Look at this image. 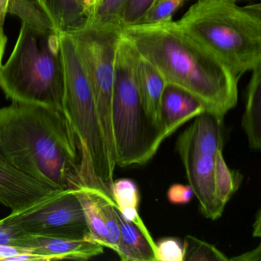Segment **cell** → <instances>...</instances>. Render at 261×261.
I'll use <instances>...</instances> for the list:
<instances>
[{
  "label": "cell",
  "mask_w": 261,
  "mask_h": 261,
  "mask_svg": "<svg viewBox=\"0 0 261 261\" xmlns=\"http://www.w3.org/2000/svg\"><path fill=\"white\" fill-rule=\"evenodd\" d=\"M122 36L166 85L196 98L204 111L224 117L236 106L239 79L186 34L176 21L122 27Z\"/></svg>",
  "instance_id": "1"
},
{
  "label": "cell",
  "mask_w": 261,
  "mask_h": 261,
  "mask_svg": "<svg viewBox=\"0 0 261 261\" xmlns=\"http://www.w3.org/2000/svg\"><path fill=\"white\" fill-rule=\"evenodd\" d=\"M0 149L45 187L63 190L81 185L79 143L62 110L16 102L0 108Z\"/></svg>",
  "instance_id": "2"
},
{
  "label": "cell",
  "mask_w": 261,
  "mask_h": 261,
  "mask_svg": "<svg viewBox=\"0 0 261 261\" xmlns=\"http://www.w3.org/2000/svg\"><path fill=\"white\" fill-rule=\"evenodd\" d=\"M176 22L237 79L261 66L259 3L241 7L235 0H198Z\"/></svg>",
  "instance_id": "3"
},
{
  "label": "cell",
  "mask_w": 261,
  "mask_h": 261,
  "mask_svg": "<svg viewBox=\"0 0 261 261\" xmlns=\"http://www.w3.org/2000/svg\"><path fill=\"white\" fill-rule=\"evenodd\" d=\"M59 39L63 71L62 110L79 143L80 184L112 196L116 166L108 154L91 85L71 36L59 33Z\"/></svg>",
  "instance_id": "4"
},
{
  "label": "cell",
  "mask_w": 261,
  "mask_h": 261,
  "mask_svg": "<svg viewBox=\"0 0 261 261\" xmlns=\"http://www.w3.org/2000/svg\"><path fill=\"white\" fill-rule=\"evenodd\" d=\"M0 89L12 102L62 110L63 71L59 33L22 23L10 58L0 66Z\"/></svg>",
  "instance_id": "5"
},
{
  "label": "cell",
  "mask_w": 261,
  "mask_h": 261,
  "mask_svg": "<svg viewBox=\"0 0 261 261\" xmlns=\"http://www.w3.org/2000/svg\"><path fill=\"white\" fill-rule=\"evenodd\" d=\"M140 59L122 36L116 51L112 108L116 164L121 167L146 164L166 139L142 106L137 75Z\"/></svg>",
  "instance_id": "6"
},
{
  "label": "cell",
  "mask_w": 261,
  "mask_h": 261,
  "mask_svg": "<svg viewBox=\"0 0 261 261\" xmlns=\"http://www.w3.org/2000/svg\"><path fill=\"white\" fill-rule=\"evenodd\" d=\"M71 36L89 81L111 161L116 164L112 108L117 44L122 36L119 24H86Z\"/></svg>",
  "instance_id": "7"
},
{
  "label": "cell",
  "mask_w": 261,
  "mask_h": 261,
  "mask_svg": "<svg viewBox=\"0 0 261 261\" xmlns=\"http://www.w3.org/2000/svg\"><path fill=\"white\" fill-rule=\"evenodd\" d=\"M28 234L87 239L89 230L74 189L55 191L36 204L7 216Z\"/></svg>",
  "instance_id": "8"
},
{
  "label": "cell",
  "mask_w": 261,
  "mask_h": 261,
  "mask_svg": "<svg viewBox=\"0 0 261 261\" xmlns=\"http://www.w3.org/2000/svg\"><path fill=\"white\" fill-rule=\"evenodd\" d=\"M55 191L22 173L0 149V203L12 212L36 204Z\"/></svg>",
  "instance_id": "9"
},
{
  "label": "cell",
  "mask_w": 261,
  "mask_h": 261,
  "mask_svg": "<svg viewBox=\"0 0 261 261\" xmlns=\"http://www.w3.org/2000/svg\"><path fill=\"white\" fill-rule=\"evenodd\" d=\"M224 117L204 111L178 137L176 150L181 161L201 155H215L223 149Z\"/></svg>",
  "instance_id": "10"
},
{
  "label": "cell",
  "mask_w": 261,
  "mask_h": 261,
  "mask_svg": "<svg viewBox=\"0 0 261 261\" xmlns=\"http://www.w3.org/2000/svg\"><path fill=\"white\" fill-rule=\"evenodd\" d=\"M182 163L201 214L208 219H218L222 215L225 205L218 199L215 192V155H201L185 160Z\"/></svg>",
  "instance_id": "11"
},
{
  "label": "cell",
  "mask_w": 261,
  "mask_h": 261,
  "mask_svg": "<svg viewBox=\"0 0 261 261\" xmlns=\"http://www.w3.org/2000/svg\"><path fill=\"white\" fill-rule=\"evenodd\" d=\"M23 247L50 260H88L103 253V246L88 239H68L29 234Z\"/></svg>",
  "instance_id": "12"
},
{
  "label": "cell",
  "mask_w": 261,
  "mask_h": 261,
  "mask_svg": "<svg viewBox=\"0 0 261 261\" xmlns=\"http://www.w3.org/2000/svg\"><path fill=\"white\" fill-rule=\"evenodd\" d=\"M204 111L202 105L186 91L172 85L165 86L162 97V117L166 137Z\"/></svg>",
  "instance_id": "13"
},
{
  "label": "cell",
  "mask_w": 261,
  "mask_h": 261,
  "mask_svg": "<svg viewBox=\"0 0 261 261\" xmlns=\"http://www.w3.org/2000/svg\"><path fill=\"white\" fill-rule=\"evenodd\" d=\"M116 215L120 227V241L116 253L122 261H156L155 241L144 224L127 221L116 204Z\"/></svg>",
  "instance_id": "14"
},
{
  "label": "cell",
  "mask_w": 261,
  "mask_h": 261,
  "mask_svg": "<svg viewBox=\"0 0 261 261\" xmlns=\"http://www.w3.org/2000/svg\"><path fill=\"white\" fill-rule=\"evenodd\" d=\"M137 75L142 106L154 126L167 138L162 117V97L166 84L159 73L141 58Z\"/></svg>",
  "instance_id": "15"
},
{
  "label": "cell",
  "mask_w": 261,
  "mask_h": 261,
  "mask_svg": "<svg viewBox=\"0 0 261 261\" xmlns=\"http://www.w3.org/2000/svg\"><path fill=\"white\" fill-rule=\"evenodd\" d=\"M57 33H69L88 22L81 0H34Z\"/></svg>",
  "instance_id": "16"
},
{
  "label": "cell",
  "mask_w": 261,
  "mask_h": 261,
  "mask_svg": "<svg viewBox=\"0 0 261 261\" xmlns=\"http://www.w3.org/2000/svg\"><path fill=\"white\" fill-rule=\"evenodd\" d=\"M251 77L246 92L245 110L242 117V128L249 146L261 147V66L251 71Z\"/></svg>",
  "instance_id": "17"
},
{
  "label": "cell",
  "mask_w": 261,
  "mask_h": 261,
  "mask_svg": "<svg viewBox=\"0 0 261 261\" xmlns=\"http://www.w3.org/2000/svg\"><path fill=\"white\" fill-rule=\"evenodd\" d=\"M74 192L80 201L89 230V236L87 239L106 247V226L100 189L81 185L74 189Z\"/></svg>",
  "instance_id": "18"
},
{
  "label": "cell",
  "mask_w": 261,
  "mask_h": 261,
  "mask_svg": "<svg viewBox=\"0 0 261 261\" xmlns=\"http://www.w3.org/2000/svg\"><path fill=\"white\" fill-rule=\"evenodd\" d=\"M113 200L122 216L136 224L144 223L138 212L140 192L137 184L129 178L115 180L111 186Z\"/></svg>",
  "instance_id": "19"
},
{
  "label": "cell",
  "mask_w": 261,
  "mask_h": 261,
  "mask_svg": "<svg viewBox=\"0 0 261 261\" xmlns=\"http://www.w3.org/2000/svg\"><path fill=\"white\" fill-rule=\"evenodd\" d=\"M214 178L217 198L226 205L239 188L242 175L229 169L224 160L222 149H219L215 155Z\"/></svg>",
  "instance_id": "20"
},
{
  "label": "cell",
  "mask_w": 261,
  "mask_h": 261,
  "mask_svg": "<svg viewBox=\"0 0 261 261\" xmlns=\"http://www.w3.org/2000/svg\"><path fill=\"white\" fill-rule=\"evenodd\" d=\"M7 13L21 19L22 23L40 31H55L53 24L34 0H9Z\"/></svg>",
  "instance_id": "21"
},
{
  "label": "cell",
  "mask_w": 261,
  "mask_h": 261,
  "mask_svg": "<svg viewBox=\"0 0 261 261\" xmlns=\"http://www.w3.org/2000/svg\"><path fill=\"white\" fill-rule=\"evenodd\" d=\"M184 261H227L230 258L218 248L193 236H186L184 242Z\"/></svg>",
  "instance_id": "22"
},
{
  "label": "cell",
  "mask_w": 261,
  "mask_h": 261,
  "mask_svg": "<svg viewBox=\"0 0 261 261\" xmlns=\"http://www.w3.org/2000/svg\"><path fill=\"white\" fill-rule=\"evenodd\" d=\"M156 0H126L119 16L120 27H130L141 23Z\"/></svg>",
  "instance_id": "23"
},
{
  "label": "cell",
  "mask_w": 261,
  "mask_h": 261,
  "mask_svg": "<svg viewBox=\"0 0 261 261\" xmlns=\"http://www.w3.org/2000/svg\"><path fill=\"white\" fill-rule=\"evenodd\" d=\"M125 1L126 0H99L94 14L87 24H119V16Z\"/></svg>",
  "instance_id": "24"
},
{
  "label": "cell",
  "mask_w": 261,
  "mask_h": 261,
  "mask_svg": "<svg viewBox=\"0 0 261 261\" xmlns=\"http://www.w3.org/2000/svg\"><path fill=\"white\" fill-rule=\"evenodd\" d=\"M187 0H159L151 7L140 24H153L172 20L173 15Z\"/></svg>",
  "instance_id": "25"
},
{
  "label": "cell",
  "mask_w": 261,
  "mask_h": 261,
  "mask_svg": "<svg viewBox=\"0 0 261 261\" xmlns=\"http://www.w3.org/2000/svg\"><path fill=\"white\" fill-rule=\"evenodd\" d=\"M155 244L156 261H184V244L178 238H162Z\"/></svg>",
  "instance_id": "26"
},
{
  "label": "cell",
  "mask_w": 261,
  "mask_h": 261,
  "mask_svg": "<svg viewBox=\"0 0 261 261\" xmlns=\"http://www.w3.org/2000/svg\"><path fill=\"white\" fill-rule=\"evenodd\" d=\"M28 235L20 226L7 217L0 220V245L23 247L24 241Z\"/></svg>",
  "instance_id": "27"
},
{
  "label": "cell",
  "mask_w": 261,
  "mask_h": 261,
  "mask_svg": "<svg viewBox=\"0 0 261 261\" xmlns=\"http://www.w3.org/2000/svg\"><path fill=\"white\" fill-rule=\"evenodd\" d=\"M195 196L190 185L174 184L169 187L167 198L174 204H186Z\"/></svg>",
  "instance_id": "28"
},
{
  "label": "cell",
  "mask_w": 261,
  "mask_h": 261,
  "mask_svg": "<svg viewBox=\"0 0 261 261\" xmlns=\"http://www.w3.org/2000/svg\"><path fill=\"white\" fill-rule=\"evenodd\" d=\"M33 250L27 247L0 245V261H8L10 258L25 253H31Z\"/></svg>",
  "instance_id": "29"
},
{
  "label": "cell",
  "mask_w": 261,
  "mask_h": 261,
  "mask_svg": "<svg viewBox=\"0 0 261 261\" xmlns=\"http://www.w3.org/2000/svg\"><path fill=\"white\" fill-rule=\"evenodd\" d=\"M260 255L261 247L260 244H259L256 248L253 249L251 251H248L247 253H244V254L240 255V256L230 258V259H229V260L260 261Z\"/></svg>",
  "instance_id": "30"
},
{
  "label": "cell",
  "mask_w": 261,
  "mask_h": 261,
  "mask_svg": "<svg viewBox=\"0 0 261 261\" xmlns=\"http://www.w3.org/2000/svg\"><path fill=\"white\" fill-rule=\"evenodd\" d=\"M81 1H82V6H83L84 10H85V15H86L88 21L94 14L99 0H81Z\"/></svg>",
  "instance_id": "31"
},
{
  "label": "cell",
  "mask_w": 261,
  "mask_h": 261,
  "mask_svg": "<svg viewBox=\"0 0 261 261\" xmlns=\"http://www.w3.org/2000/svg\"><path fill=\"white\" fill-rule=\"evenodd\" d=\"M9 0H0V31H4V21L8 9Z\"/></svg>",
  "instance_id": "32"
},
{
  "label": "cell",
  "mask_w": 261,
  "mask_h": 261,
  "mask_svg": "<svg viewBox=\"0 0 261 261\" xmlns=\"http://www.w3.org/2000/svg\"><path fill=\"white\" fill-rule=\"evenodd\" d=\"M261 215L260 210L258 211L256 213V218L253 224V236L256 238H260L261 236Z\"/></svg>",
  "instance_id": "33"
},
{
  "label": "cell",
  "mask_w": 261,
  "mask_h": 261,
  "mask_svg": "<svg viewBox=\"0 0 261 261\" xmlns=\"http://www.w3.org/2000/svg\"><path fill=\"white\" fill-rule=\"evenodd\" d=\"M7 38L4 31H0V66L2 65L3 57L5 53L6 45H7Z\"/></svg>",
  "instance_id": "34"
},
{
  "label": "cell",
  "mask_w": 261,
  "mask_h": 261,
  "mask_svg": "<svg viewBox=\"0 0 261 261\" xmlns=\"http://www.w3.org/2000/svg\"><path fill=\"white\" fill-rule=\"evenodd\" d=\"M157 1H159V0H156V2H157ZM156 2H155V3H156Z\"/></svg>",
  "instance_id": "35"
},
{
  "label": "cell",
  "mask_w": 261,
  "mask_h": 261,
  "mask_svg": "<svg viewBox=\"0 0 261 261\" xmlns=\"http://www.w3.org/2000/svg\"><path fill=\"white\" fill-rule=\"evenodd\" d=\"M235 1H238V0H235Z\"/></svg>",
  "instance_id": "36"
}]
</instances>
